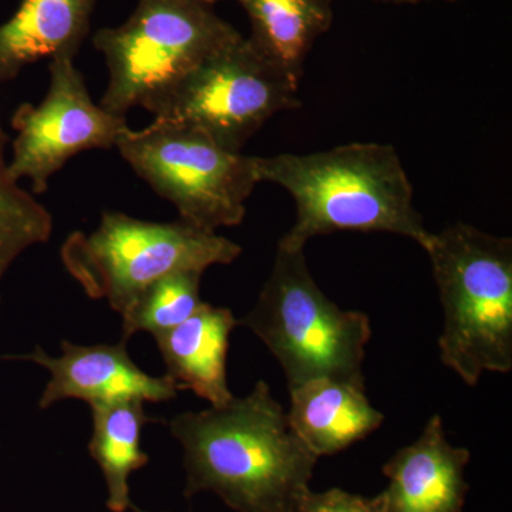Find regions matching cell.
<instances>
[{
    "label": "cell",
    "mask_w": 512,
    "mask_h": 512,
    "mask_svg": "<svg viewBox=\"0 0 512 512\" xmlns=\"http://www.w3.org/2000/svg\"><path fill=\"white\" fill-rule=\"evenodd\" d=\"M168 427L183 447L187 498L208 491L237 512H293L311 491L318 457L264 380L224 406L177 414Z\"/></svg>",
    "instance_id": "1"
},
{
    "label": "cell",
    "mask_w": 512,
    "mask_h": 512,
    "mask_svg": "<svg viewBox=\"0 0 512 512\" xmlns=\"http://www.w3.org/2000/svg\"><path fill=\"white\" fill-rule=\"evenodd\" d=\"M259 183L279 185L296 205L278 245L305 249L333 232H387L429 247L433 232L414 207L413 185L393 146L350 143L311 154L255 157Z\"/></svg>",
    "instance_id": "2"
},
{
    "label": "cell",
    "mask_w": 512,
    "mask_h": 512,
    "mask_svg": "<svg viewBox=\"0 0 512 512\" xmlns=\"http://www.w3.org/2000/svg\"><path fill=\"white\" fill-rule=\"evenodd\" d=\"M429 255L444 311L443 365L467 386L512 370V239L466 222L433 234Z\"/></svg>",
    "instance_id": "3"
},
{
    "label": "cell",
    "mask_w": 512,
    "mask_h": 512,
    "mask_svg": "<svg viewBox=\"0 0 512 512\" xmlns=\"http://www.w3.org/2000/svg\"><path fill=\"white\" fill-rule=\"evenodd\" d=\"M238 323L275 356L289 390L319 377L365 386L369 316L330 301L309 271L305 249L278 245L258 301Z\"/></svg>",
    "instance_id": "4"
},
{
    "label": "cell",
    "mask_w": 512,
    "mask_h": 512,
    "mask_svg": "<svg viewBox=\"0 0 512 512\" xmlns=\"http://www.w3.org/2000/svg\"><path fill=\"white\" fill-rule=\"evenodd\" d=\"M241 36L201 0H138L123 25L93 36L109 70L99 104L116 116L136 107L151 113L198 64Z\"/></svg>",
    "instance_id": "5"
},
{
    "label": "cell",
    "mask_w": 512,
    "mask_h": 512,
    "mask_svg": "<svg viewBox=\"0 0 512 512\" xmlns=\"http://www.w3.org/2000/svg\"><path fill=\"white\" fill-rule=\"evenodd\" d=\"M241 245L181 220H137L106 211L92 232L70 234L60 248L69 275L94 301L104 299L120 315L151 285L178 272L204 274L229 265Z\"/></svg>",
    "instance_id": "6"
},
{
    "label": "cell",
    "mask_w": 512,
    "mask_h": 512,
    "mask_svg": "<svg viewBox=\"0 0 512 512\" xmlns=\"http://www.w3.org/2000/svg\"><path fill=\"white\" fill-rule=\"evenodd\" d=\"M116 148L138 177L177 208L181 221L205 231L241 224L259 184L255 157L181 124L154 120L141 130L128 127Z\"/></svg>",
    "instance_id": "7"
},
{
    "label": "cell",
    "mask_w": 512,
    "mask_h": 512,
    "mask_svg": "<svg viewBox=\"0 0 512 512\" xmlns=\"http://www.w3.org/2000/svg\"><path fill=\"white\" fill-rule=\"evenodd\" d=\"M298 90L296 80L241 36L191 70L150 114L242 153L271 117L301 107Z\"/></svg>",
    "instance_id": "8"
},
{
    "label": "cell",
    "mask_w": 512,
    "mask_h": 512,
    "mask_svg": "<svg viewBox=\"0 0 512 512\" xmlns=\"http://www.w3.org/2000/svg\"><path fill=\"white\" fill-rule=\"evenodd\" d=\"M49 77L45 99L37 106L20 104L10 119L18 136L12 143L9 173L18 183L28 178L35 195L45 194L50 178L70 158L83 151L116 148L128 128L127 117L94 103L74 59L50 60Z\"/></svg>",
    "instance_id": "9"
},
{
    "label": "cell",
    "mask_w": 512,
    "mask_h": 512,
    "mask_svg": "<svg viewBox=\"0 0 512 512\" xmlns=\"http://www.w3.org/2000/svg\"><path fill=\"white\" fill-rule=\"evenodd\" d=\"M60 356L47 355L35 346L28 362L45 367L50 380L39 399V409L46 410L63 400L97 403L137 399L146 403H164L177 399L180 387L171 377L151 376L131 359L127 340L99 345L60 343Z\"/></svg>",
    "instance_id": "10"
},
{
    "label": "cell",
    "mask_w": 512,
    "mask_h": 512,
    "mask_svg": "<svg viewBox=\"0 0 512 512\" xmlns=\"http://www.w3.org/2000/svg\"><path fill=\"white\" fill-rule=\"evenodd\" d=\"M470 458L467 448L448 443L443 419L434 414L419 439L384 464L386 512H463Z\"/></svg>",
    "instance_id": "11"
},
{
    "label": "cell",
    "mask_w": 512,
    "mask_h": 512,
    "mask_svg": "<svg viewBox=\"0 0 512 512\" xmlns=\"http://www.w3.org/2000/svg\"><path fill=\"white\" fill-rule=\"evenodd\" d=\"M239 326L228 308L202 302L190 318L156 336L165 375L180 390H191L211 406H224L234 397L228 386L229 338Z\"/></svg>",
    "instance_id": "12"
},
{
    "label": "cell",
    "mask_w": 512,
    "mask_h": 512,
    "mask_svg": "<svg viewBox=\"0 0 512 512\" xmlns=\"http://www.w3.org/2000/svg\"><path fill=\"white\" fill-rule=\"evenodd\" d=\"M289 394V426L318 458L333 456L366 439L384 421L360 384L319 377L289 390Z\"/></svg>",
    "instance_id": "13"
},
{
    "label": "cell",
    "mask_w": 512,
    "mask_h": 512,
    "mask_svg": "<svg viewBox=\"0 0 512 512\" xmlns=\"http://www.w3.org/2000/svg\"><path fill=\"white\" fill-rule=\"evenodd\" d=\"M97 0H22L0 25V84L25 67L59 57L76 59L90 33Z\"/></svg>",
    "instance_id": "14"
},
{
    "label": "cell",
    "mask_w": 512,
    "mask_h": 512,
    "mask_svg": "<svg viewBox=\"0 0 512 512\" xmlns=\"http://www.w3.org/2000/svg\"><path fill=\"white\" fill-rule=\"evenodd\" d=\"M251 23L249 42L301 83L306 57L333 23V0H238Z\"/></svg>",
    "instance_id": "15"
},
{
    "label": "cell",
    "mask_w": 512,
    "mask_h": 512,
    "mask_svg": "<svg viewBox=\"0 0 512 512\" xmlns=\"http://www.w3.org/2000/svg\"><path fill=\"white\" fill-rule=\"evenodd\" d=\"M92 409L93 431L89 453L103 473L107 508L133 510L130 478L146 467L150 457L141 448L144 427L156 419L146 412V402L130 399L97 403Z\"/></svg>",
    "instance_id": "16"
},
{
    "label": "cell",
    "mask_w": 512,
    "mask_h": 512,
    "mask_svg": "<svg viewBox=\"0 0 512 512\" xmlns=\"http://www.w3.org/2000/svg\"><path fill=\"white\" fill-rule=\"evenodd\" d=\"M8 144L9 136L0 120V286L16 259L28 249L49 242L53 232L50 211L10 175Z\"/></svg>",
    "instance_id": "17"
},
{
    "label": "cell",
    "mask_w": 512,
    "mask_h": 512,
    "mask_svg": "<svg viewBox=\"0 0 512 512\" xmlns=\"http://www.w3.org/2000/svg\"><path fill=\"white\" fill-rule=\"evenodd\" d=\"M201 278L200 272H178L147 288L121 315V339L140 332L156 338L185 322L201 306Z\"/></svg>",
    "instance_id": "18"
},
{
    "label": "cell",
    "mask_w": 512,
    "mask_h": 512,
    "mask_svg": "<svg viewBox=\"0 0 512 512\" xmlns=\"http://www.w3.org/2000/svg\"><path fill=\"white\" fill-rule=\"evenodd\" d=\"M293 512H386V501L383 493L367 498L330 488L323 493L309 491Z\"/></svg>",
    "instance_id": "19"
},
{
    "label": "cell",
    "mask_w": 512,
    "mask_h": 512,
    "mask_svg": "<svg viewBox=\"0 0 512 512\" xmlns=\"http://www.w3.org/2000/svg\"><path fill=\"white\" fill-rule=\"evenodd\" d=\"M0 362H28V355L26 353H18V355L6 353V355H0Z\"/></svg>",
    "instance_id": "20"
},
{
    "label": "cell",
    "mask_w": 512,
    "mask_h": 512,
    "mask_svg": "<svg viewBox=\"0 0 512 512\" xmlns=\"http://www.w3.org/2000/svg\"><path fill=\"white\" fill-rule=\"evenodd\" d=\"M375 2H389V3H419V2H427V0H375ZM447 2H451V0H447Z\"/></svg>",
    "instance_id": "21"
},
{
    "label": "cell",
    "mask_w": 512,
    "mask_h": 512,
    "mask_svg": "<svg viewBox=\"0 0 512 512\" xmlns=\"http://www.w3.org/2000/svg\"><path fill=\"white\" fill-rule=\"evenodd\" d=\"M201 2L207 3V5H214V3L220 2V0H201ZM238 2V0H237Z\"/></svg>",
    "instance_id": "22"
},
{
    "label": "cell",
    "mask_w": 512,
    "mask_h": 512,
    "mask_svg": "<svg viewBox=\"0 0 512 512\" xmlns=\"http://www.w3.org/2000/svg\"><path fill=\"white\" fill-rule=\"evenodd\" d=\"M133 511H134V512H148V511L140 510V508H137V507H136V505H134V507H133Z\"/></svg>",
    "instance_id": "23"
}]
</instances>
